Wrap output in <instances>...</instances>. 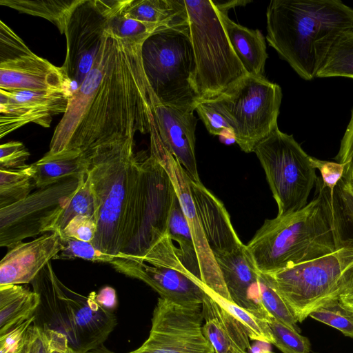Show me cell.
I'll use <instances>...</instances> for the list:
<instances>
[{
    "instance_id": "cell-1",
    "label": "cell",
    "mask_w": 353,
    "mask_h": 353,
    "mask_svg": "<svg viewBox=\"0 0 353 353\" xmlns=\"http://www.w3.org/2000/svg\"><path fill=\"white\" fill-rule=\"evenodd\" d=\"M147 38L122 37L110 26L93 64L72 92L57 125L48 153L86 150L149 133L155 96L142 63Z\"/></svg>"
},
{
    "instance_id": "cell-2",
    "label": "cell",
    "mask_w": 353,
    "mask_h": 353,
    "mask_svg": "<svg viewBox=\"0 0 353 353\" xmlns=\"http://www.w3.org/2000/svg\"><path fill=\"white\" fill-rule=\"evenodd\" d=\"M266 19L269 45L306 81L316 77L336 39L353 31V9L339 0H272Z\"/></svg>"
},
{
    "instance_id": "cell-3",
    "label": "cell",
    "mask_w": 353,
    "mask_h": 353,
    "mask_svg": "<svg viewBox=\"0 0 353 353\" xmlns=\"http://www.w3.org/2000/svg\"><path fill=\"white\" fill-rule=\"evenodd\" d=\"M134 144L130 139L83 151L99 203L97 232L91 243L113 256L125 253L134 231L142 156L134 152Z\"/></svg>"
},
{
    "instance_id": "cell-4",
    "label": "cell",
    "mask_w": 353,
    "mask_h": 353,
    "mask_svg": "<svg viewBox=\"0 0 353 353\" xmlns=\"http://www.w3.org/2000/svg\"><path fill=\"white\" fill-rule=\"evenodd\" d=\"M316 197L300 210L266 219L245 245L257 271L272 274L336 250L327 187L316 181Z\"/></svg>"
},
{
    "instance_id": "cell-5",
    "label": "cell",
    "mask_w": 353,
    "mask_h": 353,
    "mask_svg": "<svg viewBox=\"0 0 353 353\" xmlns=\"http://www.w3.org/2000/svg\"><path fill=\"white\" fill-rule=\"evenodd\" d=\"M32 284L41 298L43 323L64 334L79 353L102 345L117 324L113 312L97 301L95 292L84 296L67 288L57 278L50 261Z\"/></svg>"
},
{
    "instance_id": "cell-6",
    "label": "cell",
    "mask_w": 353,
    "mask_h": 353,
    "mask_svg": "<svg viewBox=\"0 0 353 353\" xmlns=\"http://www.w3.org/2000/svg\"><path fill=\"white\" fill-rule=\"evenodd\" d=\"M195 60L199 100L214 98L247 74L234 52L213 1L184 0Z\"/></svg>"
},
{
    "instance_id": "cell-7",
    "label": "cell",
    "mask_w": 353,
    "mask_h": 353,
    "mask_svg": "<svg viewBox=\"0 0 353 353\" xmlns=\"http://www.w3.org/2000/svg\"><path fill=\"white\" fill-rule=\"evenodd\" d=\"M142 63L158 102L164 105L195 107V60L188 20L161 26L143 42Z\"/></svg>"
},
{
    "instance_id": "cell-8",
    "label": "cell",
    "mask_w": 353,
    "mask_h": 353,
    "mask_svg": "<svg viewBox=\"0 0 353 353\" xmlns=\"http://www.w3.org/2000/svg\"><path fill=\"white\" fill-rule=\"evenodd\" d=\"M278 206L277 216L293 213L308 203L317 180L309 156L294 139L276 128L254 150Z\"/></svg>"
},
{
    "instance_id": "cell-9",
    "label": "cell",
    "mask_w": 353,
    "mask_h": 353,
    "mask_svg": "<svg viewBox=\"0 0 353 353\" xmlns=\"http://www.w3.org/2000/svg\"><path fill=\"white\" fill-rule=\"evenodd\" d=\"M353 266V250L340 248L311 261L266 274L297 322L338 298L341 279Z\"/></svg>"
},
{
    "instance_id": "cell-10",
    "label": "cell",
    "mask_w": 353,
    "mask_h": 353,
    "mask_svg": "<svg viewBox=\"0 0 353 353\" xmlns=\"http://www.w3.org/2000/svg\"><path fill=\"white\" fill-rule=\"evenodd\" d=\"M214 98L230 123L235 142L246 153L278 127L281 88L263 76L246 75Z\"/></svg>"
},
{
    "instance_id": "cell-11",
    "label": "cell",
    "mask_w": 353,
    "mask_h": 353,
    "mask_svg": "<svg viewBox=\"0 0 353 353\" xmlns=\"http://www.w3.org/2000/svg\"><path fill=\"white\" fill-rule=\"evenodd\" d=\"M125 0H83L74 10L65 33L66 55L61 66L76 89L92 68L104 32Z\"/></svg>"
},
{
    "instance_id": "cell-12",
    "label": "cell",
    "mask_w": 353,
    "mask_h": 353,
    "mask_svg": "<svg viewBox=\"0 0 353 353\" xmlns=\"http://www.w3.org/2000/svg\"><path fill=\"white\" fill-rule=\"evenodd\" d=\"M71 86L61 67L35 54L7 24L0 21V90L72 94Z\"/></svg>"
},
{
    "instance_id": "cell-13",
    "label": "cell",
    "mask_w": 353,
    "mask_h": 353,
    "mask_svg": "<svg viewBox=\"0 0 353 353\" xmlns=\"http://www.w3.org/2000/svg\"><path fill=\"white\" fill-rule=\"evenodd\" d=\"M203 325L201 305L183 306L160 297L148 338L129 353H214Z\"/></svg>"
},
{
    "instance_id": "cell-14",
    "label": "cell",
    "mask_w": 353,
    "mask_h": 353,
    "mask_svg": "<svg viewBox=\"0 0 353 353\" xmlns=\"http://www.w3.org/2000/svg\"><path fill=\"white\" fill-rule=\"evenodd\" d=\"M79 179L70 177L39 188L24 199L0 208V246L10 248L43 233L75 192Z\"/></svg>"
},
{
    "instance_id": "cell-15",
    "label": "cell",
    "mask_w": 353,
    "mask_h": 353,
    "mask_svg": "<svg viewBox=\"0 0 353 353\" xmlns=\"http://www.w3.org/2000/svg\"><path fill=\"white\" fill-rule=\"evenodd\" d=\"M149 134L150 154L161 163L170 177L190 227L199 259L201 281L216 294L231 301L220 269L202 229L190 189V179L163 145L156 125L151 127Z\"/></svg>"
},
{
    "instance_id": "cell-16",
    "label": "cell",
    "mask_w": 353,
    "mask_h": 353,
    "mask_svg": "<svg viewBox=\"0 0 353 353\" xmlns=\"http://www.w3.org/2000/svg\"><path fill=\"white\" fill-rule=\"evenodd\" d=\"M69 91L0 90V138L28 123L50 126L52 117L65 112Z\"/></svg>"
},
{
    "instance_id": "cell-17",
    "label": "cell",
    "mask_w": 353,
    "mask_h": 353,
    "mask_svg": "<svg viewBox=\"0 0 353 353\" xmlns=\"http://www.w3.org/2000/svg\"><path fill=\"white\" fill-rule=\"evenodd\" d=\"M110 264L117 272L143 281L164 299L188 307L202 304L203 289L178 270L152 265L123 253L114 256Z\"/></svg>"
},
{
    "instance_id": "cell-18",
    "label": "cell",
    "mask_w": 353,
    "mask_h": 353,
    "mask_svg": "<svg viewBox=\"0 0 353 353\" xmlns=\"http://www.w3.org/2000/svg\"><path fill=\"white\" fill-rule=\"evenodd\" d=\"M195 107L164 105L155 97L154 117L161 141L190 179L201 182L195 157Z\"/></svg>"
},
{
    "instance_id": "cell-19",
    "label": "cell",
    "mask_w": 353,
    "mask_h": 353,
    "mask_svg": "<svg viewBox=\"0 0 353 353\" xmlns=\"http://www.w3.org/2000/svg\"><path fill=\"white\" fill-rule=\"evenodd\" d=\"M214 258L231 301L259 319L267 321L271 317L262 305L259 272L248 255L245 245Z\"/></svg>"
},
{
    "instance_id": "cell-20",
    "label": "cell",
    "mask_w": 353,
    "mask_h": 353,
    "mask_svg": "<svg viewBox=\"0 0 353 353\" xmlns=\"http://www.w3.org/2000/svg\"><path fill=\"white\" fill-rule=\"evenodd\" d=\"M63 248L60 236L54 232L8 248L0 261V285L32 283Z\"/></svg>"
},
{
    "instance_id": "cell-21",
    "label": "cell",
    "mask_w": 353,
    "mask_h": 353,
    "mask_svg": "<svg viewBox=\"0 0 353 353\" xmlns=\"http://www.w3.org/2000/svg\"><path fill=\"white\" fill-rule=\"evenodd\" d=\"M190 189L201 225L214 256L232 252L243 243L223 203L201 182L190 179Z\"/></svg>"
},
{
    "instance_id": "cell-22",
    "label": "cell",
    "mask_w": 353,
    "mask_h": 353,
    "mask_svg": "<svg viewBox=\"0 0 353 353\" xmlns=\"http://www.w3.org/2000/svg\"><path fill=\"white\" fill-rule=\"evenodd\" d=\"M201 307L203 332L214 353H248L250 338L241 321L205 292Z\"/></svg>"
},
{
    "instance_id": "cell-23",
    "label": "cell",
    "mask_w": 353,
    "mask_h": 353,
    "mask_svg": "<svg viewBox=\"0 0 353 353\" xmlns=\"http://www.w3.org/2000/svg\"><path fill=\"white\" fill-rule=\"evenodd\" d=\"M330 216L336 250H353V192L343 178L333 191L327 188ZM353 292V266L343 275L339 296Z\"/></svg>"
},
{
    "instance_id": "cell-24",
    "label": "cell",
    "mask_w": 353,
    "mask_h": 353,
    "mask_svg": "<svg viewBox=\"0 0 353 353\" xmlns=\"http://www.w3.org/2000/svg\"><path fill=\"white\" fill-rule=\"evenodd\" d=\"M217 10L230 45L247 74L263 76L268 55L263 34L259 30H251L236 23L229 18L228 12L218 8Z\"/></svg>"
},
{
    "instance_id": "cell-25",
    "label": "cell",
    "mask_w": 353,
    "mask_h": 353,
    "mask_svg": "<svg viewBox=\"0 0 353 353\" xmlns=\"http://www.w3.org/2000/svg\"><path fill=\"white\" fill-rule=\"evenodd\" d=\"M35 186L41 188L70 177L81 178L86 175L88 161L84 152L65 150L50 154L30 165Z\"/></svg>"
},
{
    "instance_id": "cell-26",
    "label": "cell",
    "mask_w": 353,
    "mask_h": 353,
    "mask_svg": "<svg viewBox=\"0 0 353 353\" xmlns=\"http://www.w3.org/2000/svg\"><path fill=\"white\" fill-rule=\"evenodd\" d=\"M39 294L20 285H0V336L34 315Z\"/></svg>"
},
{
    "instance_id": "cell-27",
    "label": "cell",
    "mask_w": 353,
    "mask_h": 353,
    "mask_svg": "<svg viewBox=\"0 0 353 353\" xmlns=\"http://www.w3.org/2000/svg\"><path fill=\"white\" fill-rule=\"evenodd\" d=\"M125 14L158 27L188 21L184 0H126Z\"/></svg>"
},
{
    "instance_id": "cell-28",
    "label": "cell",
    "mask_w": 353,
    "mask_h": 353,
    "mask_svg": "<svg viewBox=\"0 0 353 353\" xmlns=\"http://www.w3.org/2000/svg\"><path fill=\"white\" fill-rule=\"evenodd\" d=\"M83 0H1L0 4L35 17L44 18L65 34L70 19Z\"/></svg>"
},
{
    "instance_id": "cell-29",
    "label": "cell",
    "mask_w": 353,
    "mask_h": 353,
    "mask_svg": "<svg viewBox=\"0 0 353 353\" xmlns=\"http://www.w3.org/2000/svg\"><path fill=\"white\" fill-rule=\"evenodd\" d=\"M99 203L87 175L79 178L75 192L69 198L43 232H61L69 222L79 215L94 216L97 219Z\"/></svg>"
},
{
    "instance_id": "cell-30",
    "label": "cell",
    "mask_w": 353,
    "mask_h": 353,
    "mask_svg": "<svg viewBox=\"0 0 353 353\" xmlns=\"http://www.w3.org/2000/svg\"><path fill=\"white\" fill-rule=\"evenodd\" d=\"M168 234L172 241H175L179 245L177 256L182 265L201 281L199 263L195 245L177 196L170 212Z\"/></svg>"
},
{
    "instance_id": "cell-31",
    "label": "cell",
    "mask_w": 353,
    "mask_h": 353,
    "mask_svg": "<svg viewBox=\"0 0 353 353\" xmlns=\"http://www.w3.org/2000/svg\"><path fill=\"white\" fill-rule=\"evenodd\" d=\"M353 79V31L342 32L330 48L316 77Z\"/></svg>"
},
{
    "instance_id": "cell-32",
    "label": "cell",
    "mask_w": 353,
    "mask_h": 353,
    "mask_svg": "<svg viewBox=\"0 0 353 353\" xmlns=\"http://www.w3.org/2000/svg\"><path fill=\"white\" fill-rule=\"evenodd\" d=\"M34 186L30 165L21 169H0V208L24 199Z\"/></svg>"
},
{
    "instance_id": "cell-33",
    "label": "cell",
    "mask_w": 353,
    "mask_h": 353,
    "mask_svg": "<svg viewBox=\"0 0 353 353\" xmlns=\"http://www.w3.org/2000/svg\"><path fill=\"white\" fill-rule=\"evenodd\" d=\"M198 283L206 294L242 323L247 329L250 339L268 342L271 344L274 343V339L270 332L266 321L256 318L252 314L232 301L216 294L201 281H198Z\"/></svg>"
},
{
    "instance_id": "cell-34",
    "label": "cell",
    "mask_w": 353,
    "mask_h": 353,
    "mask_svg": "<svg viewBox=\"0 0 353 353\" xmlns=\"http://www.w3.org/2000/svg\"><path fill=\"white\" fill-rule=\"evenodd\" d=\"M259 285L261 303L268 314L290 328L300 332L296 319L265 274L259 272Z\"/></svg>"
},
{
    "instance_id": "cell-35",
    "label": "cell",
    "mask_w": 353,
    "mask_h": 353,
    "mask_svg": "<svg viewBox=\"0 0 353 353\" xmlns=\"http://www.w3.org/2000/svg\"><path fill=\"white\" fill-rule=\"evenodd\" d=\"M309 316L353 338V314L341 305L339 298L327 301L311 312Z\"/></svg>"
},
{
    "instance_id": "cell-36",
    "label": "cell",
    "mask_w": 353,
    "mask_h": 353,
    "mask_svg": "<svg viewBox=\"0 0 353 353\" xmlns=\"http://www.w3.org/2000/svg\"><path fill=\"white\" fill-rule=\"evenodd\" d=\"M195 110L211 134L219 135L235 141L230 123L215 98L199 100Z\"/></svg>"
},
{
    "instance_id": "cell-37",
    "label": "cell",
    "mask_w": 353,
    "mask_h": 353,
    "mask_svg": "<svg viewBox=\"0 0 353 353\" xmlns=\"http://www.w3.org/2000/svg\"><path fill=\"white\" fill-rule=\"evenodd\" d=\"M266 323L274 339V345L283 353H310L311 345L309 339L286 326L273 317Z\"/></svg>"
},
{
    "instance_id": "cell-38",
    "label": "cell",
    "mask_w": 353,
    "mask_h": 353,
    "mask_svg": "<svg viewBox=\"0 0 353 353\" xmlns=\"http://www.w3.org/2000/svg\"><path fill=\"white\" fill-rule=\"evenodd\" d=\"M63 250L54 259H74L80 258L91 261L108 263L114 256L101 252L90 242H85L59 234Z\"/></svg>"
},
{
    "instance_id": "cell-39",
    "label": "cell",
    "mask_w": 353,
    "mask_h": 353,
    "mask_svg": "<svg viewBox=\"0 0 353 353\" xmlns=\"http://www.w3.org/2000/svg\"><path fill=\"white\" fill-rule=\"evenodd\" d=\"M97 219L88 215H79L72 219L61 234L77 240L92 242L97 234Z\"/></svg>"
},
{
    "instance_id": "cell-40",
    "label": "cell",
    "mask_w": 353,
    "mask_h": 353,
    "mask_svg": "<svg viewBox=\"0 0 353 353\" xmlns=\"http://www.w3.org/2000/svg\"><path fill=\"white\" fill-rule=\"evenodd\" d=\"M30 153L23 143L10 141L0 146V169L14 170L26 167Z\"/></svg>"
},
{
    "instance_id": "cell-41",
    "label": "cell",
    "mask_w": 353,
    "mask_h": 353,
    "mask_svg": "<svg viewBox=\"0 0 353 353\" xmlns=\"http://www.w3.org/2000/svg\"><path fill=\"white\" fill-rule=\"evenodd\" d=\"M34 322L28 331L22 353H50L51 328L45 323Z\"/></svg>"
},
{
    "instance_id": "cell-42",
    "label": "cell",
    "mask_w": 353,
    "mask_h": 353,
    "mask_svg": "<svg viewBox=\"0 0 353 353\" xmlns=\"http://www.w3.org/2000/svg\"><path fill=\"white\" fill-rule=\"evenodd\" d=\"M35 320L34 315L0 336V353H22L28 331Z\"/></svg>"
},
{
    "instance_id": "cell-43",
    "label": "cell",
    "mask_w": 353,
    "mask_h": 353,
    "mask_svg": "<svg viewBox=\"0 0 353 353\" xmlns=\"http://www.w3.org/2000/svg\"><path fill=\"white\" fill-rule=\"evenodd\" d=\"M334 159L337 163L344 165L343 179L353 182V109L351 119L341 141L339 152Z\"/></svg>"
},
{
    "instance_id": "cell-44",
    "label": "cell",
    "mask_w": 353,
    "mask_h": 353,
    "mask_svg": "<svg viewBox=\"0 0 353 353\" xmlns=\"http://www.w3.org/2000/svg\"><path fill=\"white\" fill-rule=\"evenodd\" d=\"M312 162L314 168L319 170L323 183L333 191L343 178L344 165L337 162L322 161L314 157H312Z\"/></svg>"
},
{
    "instance_id": "cell-45",
    "label": "cell",
    "mask_w": 353,
    "mask_h": 353,
    "mask_svg": "<svg viewBox=\"0 0 353 353\" xmlns=\"http://www.w3.org/2000/svg\"><path fill=\"white\" fill-rule=\"evenodd\" d=\"M50 353H79L72 348L67 336L62 332L51 328Z\"/></svg>"
},
{
    "instance_id": "cell-46",
    "label": "cell",
    "mask_w": 353,
    "mask_h": 353,
    "mask_svg": "<svg viewBox=\"0 0 353 353\" xmlns=\"http://www.w3.org/2000/svg\"><path fill=\"white\" fill-rule=\"evenodd\" d=\"M96 299L101 306L112 312L117 305L116 291L111 287H104L97 293Z\"/></svg>"
},
{
    "instance_id": "cell-47",
    "label": "cell",
    "mask_w": 353,
    "mask_h": 353,
    "mask_svg": "<svg viewBox=\"0 0 353 353\" xmlns=\"http://www.w3.org/2000/svg\"><path fill=\"white\" fill-rule=\"evenodd\" d=\"M270 344L261 341H254L250 345L248 353H273Z\"/></svg>"
},
{
    "instance_id": "cell-48",
    "label": "cell",
    "mask_w": 353,
    "mask_h": 353,
    "mask_svg": "<svg viewBox=\"0 0 353 353\" xmlns=\"http://www.w3.org/2000/svg\"><path fill=\"white\" fill-rule=\"evenodd\" d=\"M338 298L341 305L353 314V292L341 294Z\"/></svg>"
},
{
    "instance_id": "cell-49",
    "label": "cell",
    "mask_w": 353,
    "mask_h": 353,
    "mask_svg": "<svg viewBox=\"0 0 353 353\" xmlns=\"http://www.w3.org/2000/svg\"><path fill=\"white\" fill-rule=\"evenodd\" d=\"M86 353H114L113 352L109 350L108 348L103 346V345H101L96 348H94Z\"/></svg>"
},
{
    "instance_id": "cell-50",
    "label": "cell",
    "mask_w": 353,
    "mask_h": 353,
    "mask_svg": "<svg viewBox=\"0 0 353 353\" xmlns=\"http://www.w3.org/2000/svg\"><path fill=\"white\" fill-rule=\"evenodd\" d=\"M349 182V181H348ZM352 192H353V182H349Z\"/></svg>"
},
{
    "instance_id": "cell-51",
    "label": "cell",
    "mask_w": 353,
    "mask_h": 353,
    "mask_svg": "<svg viewBox=\"0 0 353 353\" xmlns=\"http://www.w3.org/2000/svg\"><path fill=\"white\" fill-rule=\"evenodd\" d=\"M273 353H275V352H273Z\"/></svg>"
}]
</instances>
